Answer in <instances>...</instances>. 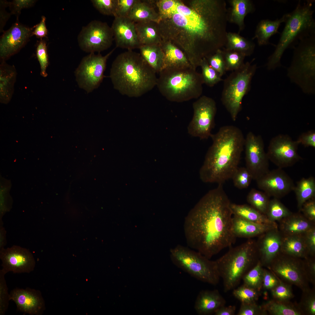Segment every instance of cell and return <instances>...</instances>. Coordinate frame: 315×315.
<instances>
[{
    "label": "cell",
    "instance_id": "1",
    "mask_svg": "<svg viewBox=\"0 0 315 315\" xmlns=\"http://www.w3.org/2000/svg\"><path fill=\"white\" fill-rule=\"evenodd\" d=\"M231 203L223 184H218L200 200L184 221V235L189 247L210 259L235 243Z\"/></svg>",
    "mask_w": 315,
    "mask_h": 315
},
{
    "label": "cell",
    "instance_id": "2",
    "mask_svg": "<svg viewBox=\"0 0 315 315\" xmlns=\"http://www.w3.org/2000/svg\"><path fill=\"white\" fill-rule=\"evenodd\" d=\"M210 137L213 143L200 169V177L204 182L223 184L239 167L245 138L241 130L233 125L223 126Z\"/></svg>",
    "mask_w": 315,
    "mask_h": 315
},
{
    "label": "cell",
    "instance_id": "3",
    "mask_svg": "<svg viewBox=\"0 0 315 315\" xmlns=\"http://www.w3.org/2000/svg\"><path fill=\"white\" fill-rule=\"evenodd\" d=\"M156 74L139 53L128 50L119 54L114 60L110 77L114 88L121 94L138 97L156 85Z\"/></svg>",
    "mask_w": 315,
    "mask_h": 315
},
{
    "label": "cell",
    "instance_id": "4",
    "mask_svg": "<svg viewBox=\"0 0 315 315\" xmlns=\"http://www.w3.org/2000/svg\"><path fill=\"white\" fill-rule=\"evenodd\" d=\"M314 1L307 0L302 4L299 1L294 10L288 13L279 42L268 58L266 65L268 70L281 66V60L286 50L294 48L301 40L315 34L314 10L312 8Z\"/></svg>",
    "mask_w": 315,
    "mask_h": 315
},
{
    "label": "cell",
    "instance_id": "5",
    "mask_svg": "<svg viewBox=\"0 0 315 315\" xmlns=\"http://www.w3.org/2000/svg\"><path fill=\"white\" fill-rule=\"evenodd\" d=\"M159 73L156 86L168 100L180 102L201 97L204 84L202 75L192 66L165 69Z\"/></svg>",
    "mask_w": 315,
    "mask_h": 315
},
{
    "label": "cell",
    "instance_id": "6",
    "mask_svg": "<svg viewBox=\"0 0 315 315\" xmlns=\"http://www.w3.org/2000/svg\"><path fill=\"white\" fill-rule=\"evenodd\" d=\"M228 251L216 261L219 273L223 279L224 290L234 289L244 276L259 260L256 242L249 239Z\"/></svg>",
    "mask_w": 315,
    "mask_h": 315
},
{
    "label": "cell",
    "instance_id": "7",
    "mask_svg": "<svg viewBox=\"0 0 315 315\" xmlns=\"http://www.w3.org/2000/svg\"><path fill=\"white\" fill-rule=\"evenodd\" d=\"M294 48L287 75L307 94L315 93V34L301 40Z\"/></svg>",
    "mask_w": 315,
    "mask_h": 315
},
{
    "label": "cell",
    "instance_id": "8",
    "mask_svg": "<svg viewBox=\"0 0 315 315\" xmlns=\"http://www.w3.org/2000/svg\"><path fill=\"white\" fill-rule=\"evenodd\" d=\"M170 258L175 266L196 279L213 285L218 283L220 277L216 260L180 245L170 249Z\"/></svg>",
    "mask_w": 315,
    "mask_h": 315
},
{
    "label": "cell",
    "instance_id": "9",
    "mask_svg": "<svg viewBox=\"0 0 315 315\" xmlns=\"http://www.w3.org/2000/svg\"><path fill=\"white\" fill-rule=\"evenodd\" d=\"M252 62L244 63L224 81L221 100L234 121L242 109L243 99L250 89L251 80L257 68L256 64H251Z\"/></svg>",
    "mask_w": 315,
    "mask_h": 315
},
{
    "label": "cell",
    "instance_id": "10",
    "mask_svg": "<svg viewBox=\"0 0 315 315\" xmlns=\"http://www.w3.org/2000/svg\"><path fill=\"white\" fill-rule=\"evenodd\" d=\"M115 49L104 56L92 53L83 58L75 72L80 88L88 93L99 87L104 77L107 60Z\"/></svg>",
    "mask_w": 315,
    "mask_h": 315
},
{
    "label": "cell",
    "instance_id": "11",
    "mask_svg": "<svg viewBox=\"0 0 315 315\" xmlns=\"http://www.w3.org/2000/svg\"><path fill=\"white\" fill-rule=\"evenodd\" d=\"M113 40L111 27L106 22L96 20L83 27L77 37L80 49L90 53L107 50L112 46Z\"/></svg>",
    "mask_w": 315,
    "mask_h": 315
},
{
    "label": "cell",
    "instance_id": "12",
    "mask_svg": "<svg viewBox=\"0 0 315 315\" xmlns=\"http://www.w3.org/2000/svg\"><path fill=\"white\" fill-rule=\"evenodd\" d=\"M193 115L188 127L191 135L201 139H208L214 126L217 111L216 103L211 97H200L193 104Z\"/></svg>",
    "mask_w": 315,
    "mask_h": 315
},
{
    "label": "cell",
    "instance_id": "13",
    "mask_svg": "<svg viewBox=\"0 0 315 315\" xmlns=\"http://www.w3.org/2000/svg\"><path fill=\"white\" fill-rule=\"evenodd\" d=\"M246 167L253 179L256 181L268 172L269 160L264 149V144L260 135L249 132L244 144Z\"/></svg>",
    "mask_w": 315,
    "mask_h": 315
},
{
    "label": "cell",
    "instance_id": "14",
    "mask_svg": "<svg viewBox=\"0 0 315 315\" xmlns=\"http://www.w3.org/2000/svg\"><path fill=\"white\" fill-rule=\"evenodd\" d=\"M299 144L288 135L276 136L271 139L268 146L267 153L269 160L281 169L293 166L302 159L298 153Z\"/></svg>",
    "mask_w": 315,
    "mask_h": 315
},
{
    "label": "cell",
    "instance_id": "15",
    "mask_svg": "<svg viewBox=\"0 0 315 315\" xmlns=\"http://www.w3.org/2000/svg\"><path fill=\"white\" fill-rule=\"evenodd\" d=\"M286 255L277 256L269 265L272 272L277 277L296 286L303 291L308 289L309 280L305 265L296 258Z\"/></svg>",
    "mask_w": 315,
    "mask_h": 315
},
{
    "label": "cell",
    "instance_id": "16",
    "mask_svg": "<svg viewBox=\"0 0 315 315\" xmlns=\"http://www.w3.org/2000/svg\"><path fill=\"white\" fill-rule=\"evenodd\" d=\"M2 270L6 274L12 272L15 273H29L35 267L36 262L32 253L27 249L14 245L0 249Z\"/></svg>",
    "mask_w": 315,
    "mask_h": 315
},
{
    "label": "cell",
    "instance_id": "17",
    "mask_svg": "<svg viewBox=\"0 0 315 315\" xmlns=\"http://www.w3.org/2000/svg\"><path fill=\"white\" fill-rule=\"evenodd\" d=\"M256 181L259 188L269 197L278 199L293 191L295 186L290 177L279 168L270 170Z\"/></svg>",
    "mask_w": 315,
    "mask_h": 315
},
{
    "label": "cell",
    "instance_id": "18",
    "mask_svg": "<svg viewBox=\"0 0 315 315\" xmlns=\"http://www.w3.org/2000/svg\"><path fill=\"white\" fill-rule=\"evenodd\" d=\"M32 33L31 29L18 22L4 32L0 41L1 62L17 53L27 43Z\"/></svg>",
    "mask_w": 315,
    "mask_h": 315
},
{
    "label": "cell",
    "instance_id": "19",
    "mask_svg": "<svg viewBox=\"0 0 315 315\" xmlns=\"http://www.w3.org/2000/svg\"><path fill=\"white\" fill-rule=\"evenodd\" d=\"M9 300L16 304L20 312L31 315H41L46 309L41 292L34 289L15 288L9 293Z\"/></svg>",
    "mask_w": 315,
    "mask_h": 315
},
{
    "label": "cell",
    "instance_id": "20",
    "mask_svg": "<svg viewBox=\"0 0 315 315\" xmlns=\"http://www.w3.org/2000/svg\"><path fill=\"white\" fill-rule=\"evenodd\" d=\"M111 28L116 48L132 50L141 46L139 41L135 23L128 17H116Z\"/></svg>",
    "mask_w": 315,
    "mask_h": 315
},
{
    "label": "cell",
    "instance_id": "21",
    "mask_svg": "<svg viewBox=\"0 0 315 315\" xmlns=\"http://www.w3.org/2000/svg\"><path fill=\"white\" fill-rule=\"evenodd\" d=\"M277 228L260 236L256 242L259 260L262 266L268 267L280 251L282 237Z\"/></svg>",
    "mask_w": 315,
    "mask_h": 315
},
{
    "label": "cell",
    "instance_id": "22",
    "mask_svg": "<svg viewBox=\"0 0 315 315\" xmlns=\"http://www.w3.org/2000/svg\"><path fill=\"white\" fill-rule=\"evenodd\" d=\"M277 228L276 224L255 223L233 215L232 229L236 238L249 239L259 236L269 230Z\"/></svg>",
    "mask_w": 315,
    "mask_h": 315
},
{
    "label": "cell",
    "instance_id": "23",
    "mask_svg": "<svg viewBox=\"0 0 315 315\" xmlns=\"http://www.w3.org/2000/svg\"><path fill=\"white\" fill-rule=\"evenodd\" d=\"M225 303V299L218 290H202L197 297L194 308L199 315H210L214 314Z\"/></svg>",
    "mask_w": 315,
    "mask_h": 315
},
{
    "label": "cell",
    "instance_id": "24",
    "mask_svg": "<svg viewBox=\"0 0 315 315\" xmlns=\"http://www.w3.org/2000/svg\"><path fill=\"white\" fill-rule=\"evenodd\" d=\"M228 1L231 7L227 9L228 22L238 26L239 34L244 29L245 17L255 11V6L250 0H230Z\"/></svg>",
    "mask_w": 315,
    "mask_h": 315
},
{
    "label": "cell",
    "instance_id": "25",
    "mask_svg": "<svg viewBox=\"0 0 315 315\" xmlns=\"http://www.w3.org/2000/svg\"><path fill=\"white\" fill-rule=\"evenodd\" d=\"M0 65V101L6 104L11 100L14 91L17 72L13 65H10L5 61L1 62Z\"/></svg>",
    "mask_w": 315,
    "mask_h": 315
},
{
    "label": "cell",
    "instance_id": "26",
    "mask_svg": "<svg viewBox=\"0 0 315 315\" xmlns=\"http://www.w3.org/2000/svg\"><path fill=\"white\" fill-rule=\"evenodd\" d=\"M281 220V230L285 235H303L314 227L311 221L299 214L292 213Z\"/></svg>",
    "mask_w": 315,
    "mask_h": 315
},
{
    "label": "cell",
    "instance_id": "27",
    "mask_svg": "<svg viewBox=\"0 0 315 315\" xmlns=\"http://www.w3.org/2000/svg\"><path fill=\"white\" fill-rule=\"evenodd\" d=\"M288 15V13L285 14L281 18L274 21L268 19L261 20L256 26L252 39H256L259 46L270 44L276 46L269 42V39L273 35L279 33L278 29L281 24L286 21Z\"/></svg>",
    "mask_w": 315,
    "mask_h": 315
},
{
    "label": "cell",
    "instance_id": "28",
    "mask_svg": "<svg viewBox=\"0 0 315 315\" xmlns=\"http://www.w3.org/2000/svg\"><path fill=\"white\" fill-rule=\"evenodd\" d=\"M280 251L296 258H305L309 252L303 235H285L282 237Z\"/></svg>",
    "mask_w": 315,
    "mask_h": 315
},
{
    "label": "cell",
    "instance_id": "29",
    "mask_svg": "<svg viewBox=\"0 0 315 315\" xmlns=\"http://www.w3.org/2000/svg\"><path fill=\"white\" fill-rule=\"evenodd\" d=\"M155 44L141 45L139 53L144 61L156 73L163 70L164 56L163 50Z\"/></svg>",
    "mask_w": 315,
    "mask_h": 315
},
{
    "label": "cell",
    "instance_id": "30",
    "mask_svg": "<svg viewBox=\"0 0 315 315\" xmlns=\"http://www.w3.org/2000/svg\"><path fill=\"white\" fill-rule=\"evenodd\" d=\"M128 17L135 23L160 21V16L155 13L148 1L137 0Z\"/></svg>",
    "mask_w": 315,
    "mask_h": 315
},
{
    "label": "cell",
    "instance_id": "31",
    "mask_svg": "<svg viewBox=\"0 0 315 315\" xmlns=\"http://www.w3.org/2000/svg\"><path fill=\"white\" fill-rule=\"evenodd\" d=\"M230 208L233 215L255 223L276 225L275 223L269 220L266 215L260 213L250 205L231 203Z\"/></svg>",
    "mask_w": 315,
    "mask_h": 315
},
{
    "label": "cell",
    "instance_id": "32",
    "mask_svg": "<svg viewBox=\"0 0 315 315\" xmlns=\"http://www.w3.org/2000/svg\"><path fill=\"white\" fill-rule=\"evenodd\" d=\"M255 44L253 41L232 32L227 33L226 42L224 48L227 50L239 52L245 56L251 55L253 52Z\"/></svg>",
    "mask_w": 315,
    "mask_h": 315
},
{
    "label": "cell",
    "instance_id": "33",
    "mask_svg": "<svg viewBox=\"0 0 315 315\" xmlns=\"http://www.w3.org/2000/svg\"><path fill=\"white\" fill-rule=\"evenodd\" d=\"M293 191L295 194L298 208L300 211L302 205L305 202L315 197L314 178L310 176L302 178L295 186Z\"/></svg>",
    "mask_w": 315,
    "mask_h": 315
},
{
    "label": "cell",
    "instance_id": "34",
    "mask_svg": "<svg viewBox=\"0 0 315 315\" xmlns=\"http://www.w3.org/2000/svg\"><path fill=\"white\" fill-rule=\"evenodd\" d=\"M267 312L273 315H301L303 313L299 306L289 301L275 299L270 300L261 305Z\"/></svg>",
    "mask_w": 315,
    "mask_h": 315
},
{
    "label": "cell",
    "instance_id": "35",
    "mask_svg": "<svg viewBox=\"0 0 315 315\" xmlns=\"http://www.w3.org/2000/svg\"><path fill=\"white\" fill-rule=\"evenodd\" d=\"M162 50L164 56V69L192 66L184 53L175 46L169 44Z\"/></svg>",
    "mask_w": 315,
    "mask_h": 315
},
{
    "label": "cell",
    "instance_id": "36",
    "mask_svg": "<svg viewBox=\"0 0 315 315\" xmlns=\"http://www.w3.org/2000/svg\"><path fill=\"white\" fill-rule=\"evenodd\" d=\"M152 22L135 23L137 37L141 45H154L158 41L157 29L151 24Z\"/></svg>",
    "mask_w": 315,
    "mask_h": 315
},
{
    "label": "cell",
    "instance_id": "37",
    "mask_svg": "<svg viewBox=\"0 0 315 315\" xmlns=\"http://www.w3.org/2000/svg\"><path fill=\"white\" fill-rule=\"evenodd\" d=\"M292 214L279 199L274 198L270 200L265 215L269 220L275 223L276 221L281 220Z\"/></svg>",
    "mask_w": 315,
    "mask_h": 315
},
{
    "label": "cell",
    "instance_id": "38",
    "mask_svg": "<svg viewBox=\"0 0 315 315\" xmlns=\"http://www.w3.org/2000/svg\"><path fill=\"white\" fill-rule=\"evenodd\" d=\"M259 261L243 277V284L260 291L262 287L264 269Z\"/></svg>",
    "mask_w": 315,
    "mask_h": 315
},
{
    "label": "cell",
    "instance_id": "39",
    "mask_svg": "<svg viewBox=\"0 0 315 315\" xmlns=\"http://www.w3.org/2000/svg\"><path fill=\"white\" fill-rule=\"evenodd\" d=\"M270 197L264 192L253 188L248 193L246 200L251 206L265 215Z\"/></svg>",
    "mask_w": 315,
    "mask_h": 315
},
{
    "label": "cell",
    "instance_id": "40",
    "mask_svg": "<svg viewBox=\"0 0 315 315\" xmlns=\"http://www.w3.org/2000/svg\"><path fill=\"white\" fill-rule=\"evenodd\" d=\"M225 62L226 70L234 71L241 68L244 64L246 56L237 51L222 49Z\"/></svg>",
    "mask_w": 315,
    "mask_h": 315
},
{
    "label": "cell",
    "instance_id": "41",
    "mask_svg": "<svg viewBox=\"0 0 315 315\" xmlns=\"http://www.w3.org/2000/svg\"><path fill=\"white\" fill-rule=\"evenodd\" d=\"M260 291L244 284L234 289L233 296L241 303H249L256 302L260 295Z\"/></svg>",
    "mask_w": 315,
    "mask_h": 315
},
{
    "label": "cell",
    "instance_id": "42",
    "mask_svg": "<svg viewBox=\"0 0 315 315\" xmlns=\"http://www.w3.org/2000/svg\"><path fill=\"white\" fill-rule=\"evenodd\" d=\"M204 83L209 87H213L223 80L220 74L211 67L207 60L204 58L200 63Z\"/></svg>",
    "mask_w": 315,
    "mask_h": 315
},
{
    "label": "cell",
    "instance_id": "43",
    "mask_svg": "<svg viewBox=\"0 0 315 315\" xmlns=\"http://www.w3.org/2000/svg\"><path fill=\"white\" fill-rule=\"evenodd\" d=\"M231 179L234 186L240 189L247 188L253 180L251 175L246 167H238Z\"/></svg>",
    "mask_w": 315,
    "mask_h": 315
},
{
    "label": "cell",
    "instance_id": "44",
    "mask_svg": "<svg viewBox=\"0 0 315 315\" xmlns=\"http://www.w3.org/2000/svg\"><path fill=\"white\" fill-rule=\"evenodd\" d=\"M274 299L282 301H289L293 294L290 286L279 279L278 284L271 290Z\"/></svg>",
    "mask_w": 315,
    "mask_h": 315
},
{
    "label": "cell",
    "instance_id": "45",
    "mask_svg": "<svg viewBox=\"0 0 315 315\" xmlns=\"http://www.w3.org/2000/svg\"><path fill=\"white\" fill-rule=\"evenodd\" d=\"M91 1L93 6L101 14L115 17L117 0H92Z\"/></svg>",
    "mask_w": 315,
    "mask_h": 315
},
{
    "label": "cell",
    "instance_id": "46",
    "mask_svg": "<svg viewBox=\"0 0 315 315\" xmlns=\"http://www.w3.org/2000/svg\"><path fill=\"white\" fill-rule=\"evenodd\" d=\"M207 61L210 66L222 77L226 71V65L222 49H219L209 56Z\"/></svg>",
    "mask_w": 315,
    "mask_h": 315
},
{
    "label": "cell",
    "instance_id": "47",
    "mask_svg": "<svg viewBox=\"0 0 315 315\" xmlns=\"http://www.w3.org/2000/svg\"><path fill=\"white\" fill-rule=\"evenodd\" d=\"M36 55L41 68V75L46 77L48 75L46 69L49 64L48 55L46 41L41 40L36 48Z\"/></svg>",
    "mask_w": 315,
    "mask_h": 315
},
{
    "label": "cell",
    "instance_id": "48",
    "mask_svg": "<svg viewBox=\"0 0 315 315\" xmlns=\"http://www.w3.org/2000/svg\"><path fill=\"white\" fill-rule=\"evenodd\" d=\"M5 274L0 270V315H4L8 306L9 294L5 278Z\"/></svg>",
    "mask_w": 315,
    "mask_h": 315
},
{
    "label": "cell",
    "instance_id": "49",
    "mask_svg": "<svg viewBox=\"0 0 315 315\" xmlns=\"http://www.w3.org/2000/svg\"><path fill=\"white\" fill-rule=\"evenodd\" d=\"M177 1L171 0L158 1L157 6L159 12L160 18L170 17L176 13Z\"/></svg>",
    "mask_w": 315,
    "mask_h": 315
},
{
    "label": "cell",
    "instance_id": "50",
    "mask_svg": "<svg viewBox=\"0 0 315 315\" xmlns=\"http://www.w3.org/2000/svg\"><path fill=\"white\" fill-rule=\"evenodd\" d=\"M304 293L301 304L299 306L303 314L304 312L310 315L315 314V296L314 293L310 292L309 289L303 291Z\"/></svg>",
    "mask_w": 315,
    "mask_h": 315
},
{
    "label": "cell",
    "instance_id": "51",
    "mask_svg": "<svg viewBox=\"0 0 315 315\" xmlns=\"http://www.w3.org/2000/svg\"><path fill=\"white\" fill-rule=\"evenodd\" d=\"M267 312L261 305H258L256 302L249 303H241L237 315H264Z\"/></svg>",
    "mask_w": 315,
    "mask_h": 315
},
{
    "label": "cell",
    "instance_id": "52",
    "mask_svg": "<svg viewBox=\"0 0 315 315\" xmlns=\"http://www.w3.org/2000/svg\"><path fill=\"white\" fill-rule=\"evenodd\" d=\"M136 1L137 0H117L116 15L115 17H128Z\"/></svg>",
    "mask_w": 315,
    "mask_h": 315
},
{
    "label": "cell",
    "instance_id": "53",
    "mask_svg": "<svg viewBox=\"0 0 315 315\" xmlns=\"http://www.w3.org/2000/svg\"><path fill=\"white\" fill-rule=\"evenodd\" d=\"M279 280L278 277L272 272L264 269L262 288L271 290L278 284Z\"/></svg>",
    "mask_w": 315,
    "mask_h": 315
},
{
    "label": "cell",
    "instance_id": "54",
    "mask_svg": "<svg viewBox=\"0 0 315 315\" xmlns=\"http://www.w3.org/2000/svg\"><path fill=\"white\" fill-rule=\"evenodd\" d=\"M314 198L305 202L302 205L300 211L303 216L312 222L315 221V200Z\"/></svg>",
    "mask_w": 315,
    "mask_h": 315
},
{
    "label": "cell",
    "instance_id": "55",
    "mask_svg": "<svg viewBox=\"0 0 315 315\" xmlns=\"http://www.w3.org/2000/svg\"><path fill=\"white\" fill-rule=\"evenodd\" d=\"M35 2L33 0H15L9 2V6L11 8L12 13L18 15L22 9L31 7Z\"/></svg>",
    "mask_w": 315,
    "mask_h": 315
},
{
    "label": "cell",
    "instance_id": "56",
    "mask_svg": "<svg viewBox=\"0 0 315 315\" xmlns=\"http://www.w3.org/2000/svg\"><path fill=\"white\" fill-rule=\"evenodd\" d=\"M297 141L304 147L315 148V131L311 130L302 133Z\"/></svg>",
    "mask_w": 315,
    "mask_h": 315
},
{
    "label": "cell",
    "instance_id": "57",
    "mask_svg": "<svg viewBox=\"0 0 315 315\" xmlns=\"http://www.w3.org/2000/svg\"><path fill=\"white\" fill-rule=\"evenodd\" d=\"M309 253L314 255L315 252V229L313 227L303 235Z\"/></svg>",
    "mask_w": 315,
    "mask_h": 315
},
{
    "label": "cell",
    "instance_id": "58",
    "mask_svg": "<svg viewBox=\"0 0 315 315\" xmlns=\"http://www.w3.org/2000/svg\"><path fill=\"white\" fill-rule=\"evenodd\" d=\"M46 18L44 16L41 17V21L35 26L32 34L37 37L42 38L46 37L48 34V30L46 24Z\"/></svg>",
    "mask_w": 315,
    "mask_h": 315
},
{
    "label": "cell",
    "instance_id": "59",
    "mask_svg": "<svg viewBox=\"0 0 315 315\" xmlns=\"http://www.w3.org/2000/svg\"><path fill=\"white\" fill-rule=\"evenodd\" d=\"M176 13H177L185 16H188L194 17H197L200 15V13L192 10L185 6L181 4L178 2L176 6Z\"/></svg>",
    "mask_w": 315,
    "mask_h": 315
},
{
    "label": "cell",
    "instance_id": "60",
    "mask_svg": "<svg viewBox=\"0 0 315 315\" xmlns=\"http://www.w3.org/2000/svg\"><path fill=\"white\" fill-rule=\"evenodd\" d=\"M236 307L234 305L228 306H223L217 309L214 312L215 315H234L235 314Z\"/></svg>",
    "mask_w": 315,
    "mask_h": 315
},
{
    "label": "cell",
    "instance_id": "61",
    "mask_svg": "<svg viewBox=\"0 0 315 315\" xmlns=\"http://www.w3.org/2000/svg\"><path fill=\"white\" fill-rule=\"evenodd\" d=\"M307 265H305L306 271L309 280L314 281L315 275V263L314 262L311 261Z\"/></svg>",
    "mask_w": 315,
    "mask_h": 315
},
{
    "label": "cell",
    "instance_id": "62",
    "mask_svg": "<svg viewBox=\"0 0 315 315\" xmlns=\"http://www.w3.org/2000/svg\"><path fill=\"white\" fill-rule=\"evenodd\" d=\"M0 1V4L3 6V9L1 8L0 10V31L1 32L3 30V27L5 25L6 22L9 18V15L6 13L4 10V7L5 6L6 1Z\"/></svg>",
    "mask_w": 315,
    "mask_h": 315
},
{
    "label": "cell",
    "instance_id": "63",
    "mask_svg": "<svg viewBox=\"0 0 315 315\" xmlns=\"http://www.w3.org/2000/svg\"><path fill=\"white\" fill-rule=\"evenodd\" d=\"M6 244V232L4 228L0 227V249L4 248Z\"/></svg>",
    "mask_w": 315,
    "mask_h": 315
}]
</instances>
